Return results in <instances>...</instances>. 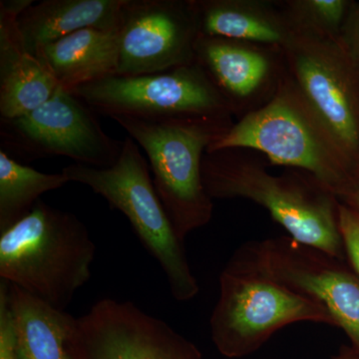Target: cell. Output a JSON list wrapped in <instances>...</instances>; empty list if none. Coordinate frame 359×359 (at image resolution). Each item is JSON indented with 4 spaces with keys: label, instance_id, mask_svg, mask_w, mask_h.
<instances>
[{
    "label": "cell",
    "instance_id": "obj_1",
    "mask_svg": "<svg viewBox=\"0 0 359 359\" xmlns=\"http://www.w3.org/2000/svg\"><path fill=\"white\" fill-rule=\"evenodd\" d=\"M95 252L84 223L39 200L25 218L0 233V278L65 311L91 278Z\"/></svg>",
    "mask_w": 359,
    "mask_h": 359
},
{
    "label": "cell",
    "instance_id": "obj_19",
    "mask_svg": "<svg viewBox=\"0 0 359 359\" xmlns=\"http://www.w3.org/2000/svg\"><path fill=\"white\" fill-rule=\"evenodd\" d=\"M201 34L229 40L287 43L285 30L273 20L231 1H195Z\"/></svg>",
    "mask_w": 359,
    "mask_h": 359
},
{
    "label": "cell",
    "instance_id": "obj_18",
    "mask_svg": "<svg viewBox=\"0 0 359 359\" xmlns=\"http://www.w3.org/2000/svg\"><path fill=\"white\" fill-rule=\"evenodd\" d=\"M68 183L69 179L63 172L42 173L0 150V233L25 218L40 196Z\"/></svg>",
    "mask_w": 359,
    "mask_h": 359
},
{
    "label": "cell",
    "instance_id": "obj_12",
    "mask_svg": "<svg viewBox=\"0 0 359 359\" xmlns=\"http://www.w3.org/2000/svg\"><path fill=\"white\" fill-rule=\"evenodd\" d=\"M78 320L82 359H201L190 341L131 302L101 299Z\"/></svg>",
    "mask_w": 359,
    "mask_h": 359
},
{
    "label": "cell",
    "instance_id": "obj_15",
    "mask_svg": "<svg viewBox=\"0 0 359 359\" xmlns=\"http://www.w3.org/2000/svg\"><path fill=\"white\" fill-rule=\"evenodd\" d=\"M125 0H44L30 4L18 23L26 51L37 56L47 45L85 29L119 30Z\"/></svg>",
    "mask_w": 359,
    "mask_h": 359
},
{
    "label": "cell",
    "instance_id": "obj_6",
    "mask_svg": "<svg viewBox=\"0 0 359 359\" xmlns=\"http://www.w3.org/2000/svg\"><path fill=\"white\" fill-rule=\"evenodd\" d=\"M301 321L337 327L323 304L231 257L219 276V299L210 318L212 339L222 353L244 355L280 328Z\"/></svg>",
    "mask_w": 359,
    "mask_h": 359
},
{
    "label": "cell",
    "instance_id": "obj_24",
    "mask_svg": "<svg viewBox=\"0 0 359 359\" xmlns=\"http://www.w3.org/2000/svg\"><path fill=\"white\" fill-rule=\"evenodd\" d=\"M337 199L341 200L344 205L359 212V172Z\"/></svg>",
    "mask_w": 359,
    "mask_h": 359
},
{
    "label": "cell",
    "instance_id": "obj_17",
    "mask_svg": "<svg viewBox=\"0 0 359 359\" xmlns=\"http://www.w3.org/2000/svg\"><path fill=\"white\" fill-rule=\"evenodd\" d=\"M195 51L196 62L224 96L250 95L268 73L269 62L264 56L233 40L201 34Z\"/></svg>",
    "mask_w": 359,
    "mask_h": 359
},
{
    "label": "cell",
    "instance_id": "obj_16",
    "mask_svg": "<svg viewBox=\"0 0 359 359\" xmlns=\"http://www.w3.org/2000/svg\"><path fill=\"white\" fill-rule=\"evenodd\" d=\"M48 66L59 86L70 92L116 74L119 30L85 28L47 45L36 56Z\"/></svg>",
    "mask_w": 359,
    "mask_h": 359
},
{
    "label": "cell",
    "instance_id": "obj_25",
    "mask_svg": "<svg viewBox=\"0 0 359 359\" xmlns=\"http://www.w3.org/2000/svg\"><path fill=\"white\" fill-rule=\"evenodd\" d=\"M332 359H359V355L349 353H342L339 355L334 356Z\"/></svg>",
    "mask_w": 359,
    "mask_h": 359
},
{
    "label": "cell",
    "instance_id": "obj_11",
    "mask_svg": "<svg viewBox=\"0 0 359 359\" xmlns=\"http://www.w3.org/2000/svg\"><path fill=\"white\" fill-rule=\"evenodd\" d=\"M200 36L195 1L125 0L115 75L136 76L193 65Z\"/></svg>",
    "mask_w": 359,
    "mask_h": 359
},
{
    "label": "cell",
    "instance_id": "obj_8",
    "mask_svg": "<svg viewBox=\"0 0 359 359\" xmlns=\"http://www.w3.org/2000/svg\"><path fill=\"white\" fill-rule=\"evenodd\" d=\"M122 148L123 141L104 131L95 113L60 86L37 109L0 118V150L20 163L67 157L75 164L109 168Z\"/></svg>",
    "mask_w": 359,
    "mask_h": 359
},
{
    "label": "cell",
    "instance_id": "obj_9",
    "mask_svg": "<svg viewBox=\"0 0 359 359\" xmlns=\"http://www.w3.org/2000/svg\"><path fill=\"white\" fill-rule=\"evenodd\" d=\"M233 257L323 304L359 349V276L340 263L341 259L292 237L247 243Z\"/></svg>",
    "mask_w": 359,
    "mask_h": 359
},
{
    "label": "cell",
    "instance_id": "obj_5",
    "mask_svg": "<svg viewBox=\"0 0 359 359\" xmlns=\"http://www.w3.org/2000/svg\"><path fill=\"white\" fill-rule=\"evenodd\" d=\"M62 172L70 182L89 187L127 217L142 245L160 264L176 301L189 302L199 294L184 242L158 197L150 165L131 137L123 141L121 154L113 166L72 164Z\"/></svg>",
    "mask_w": 359,
    "mask_h": 359
},
{
    "label": "cell",
    "instance_id": "obj_13",
    "mask_svg": "<svg viewBox=\"0 0 359 359\" xmlns=\"http://www.w3.org/2000/svg\"><path fill=\"white\" fill-rule=\"evenodd\" d=\"M32 0L0 1V118L13 119L46 103L58 89L43 61L26 51L18 15Z\"/></svg>",
    "mask_w": 359,
    "mask_h": 359
},
{
    "label": "cell",
    "instance_id": "obj_14",
    "mask_svg": "<svg viewBox=\"0 0 359 359\" xmlns=\"http://www.w3.org/2000/svg\"><path fill=\"white\" fill-rule=\"evenodd\" d=\"M21 359H82L79 320L8 283Z\"/></svg>",
    "mask_w": 359,
    "mask_h": 359
},
{
    "label": "cell",
    "instance_id": "obj_21",
    "mask_svg": "<svg viewBox=\"0 0 359 359\" xmlns=\"http://www.w3.org/2000/svg\"><path fill=\"white\" fill-rule=\"evenodd\" d=\"M339 219L346 254L359 276V212L339 203Z\"/></svg>",
    "mask_w": 359,
    "mask_h": 359
},
{
    "label": "cell",
    "instance_id": "obj_2",
    "mask_svg": "<svg viewBox=\"0 0 359 359\" xmlns=\"http://www.w3.org/2000/svg\"><path fill=\"white\" fill-rule=\"evenodd\" d=\"M202 179L211 199L243 198L268 210L290 237L341 259L339 203L313 177L273 176L261 165L231 157L228 151L205 152Z\"/></svg>",
    "mask_w": 359,
    "mask_h": 359
},
{
    "label": "cell",
    "instance_id": "obj_3",
    "mask_svg": "<svg viewBox=\"0 0 359 359\" xmlns=\"http://www.w3.org/2000/svg\"><path fill=\"white\" fill-rule=\"evenodd\" d=\"M147 155L156 192L182 242L211 221L212 203L202 179L208 148L229 129L224 117L143 119L116 117Z\"/></svg>",
    "mask_w": 359,
    "mask_h": 359
},
{
    "label": "cell",
    "instance_id": "obj_7",
    "mask_svg": "<svg viewBox=\"0 0 359 359\" xmlns=\"http://www.w3.org/2000/svg\"><path fill=\"white\" fill-rule=\"evenodd\" d=\"M96 115L116 117H226V97L199 63L136 76L111 75L70 92Z\"/></svg>",
    "mask_w": 359,
    "mask_h": 359
},
{
    "label": "cell",
    "instance_id": "obj_10",
    "mask_svg": "<svg viewBox=\"0 0 359 359\" xmlns=\"http://www.w3.org/2000/svg\"><path fill=\"white\" fill-rule=\"evenodd\" d=\"M299 92L359 172L358 68L344 44L311 35L287 43Z\"/></svg>",
    "mask_w": 359,
    "mask_h": 359
},
{
    "label": "cell",
    "instance_id": "obj_23",
    "mask_svg": "<svg viewBox=\"0 0 359 359\" xmlns=\"http://www.w3.org/2000/svg\"><path fill=\"white\" fill-rule=\"evenodd\" d=\"M351 20L349 39L346 46L359 69V6Z\"/></svg>",
    "mask_w": 359,
    "mask_h": 359
},
{
    "label": "cell",
    "instance_id": "obj_20",
    "mask_svg": "<svg viewBox=\"0 0 359 359\" xmlns=\"http://www.w3.org/2000/svg\"><path fill=\"white\" fill-rule=\"evenodd\" d=\"M0 359H21L9 304L8 283L0 282Z\"/></svg>",
    "mask_w": 359,
    "mask_h": 359
},
{
    "label": "cell",
    "instance_id": "obj_4",
    "mask_svg": "<svg viewBox=\"0 0 359 359\" xmlns=\"http://www.w3.org/2000/svg\"><path fill=\"white\" fill-rule=\"evenodd\" d=\"M237 148L254 149L273 164L304 170L337 198L358 174L294 88L280 92L268 105L229 127L207 152Z\"/></svg>",
    "mask_w": 359,
    "mask_h": 359
},
{
    "label": "cell",
    "instance_id": "obj_22",
    "mask_svg": "<svg viewBox=\"0 0 359 359\" xmlns=\"http://www.w3.org/2000/svg\"><path fill=\"white\" fill-rule=\"evenodd\" d=\"M304 4L314 20L332 29L339 28L347 7L344 0H311Z\"/></svg>",
    "mask_w": 359,
    "mask_h": 359
}]
</instances>
